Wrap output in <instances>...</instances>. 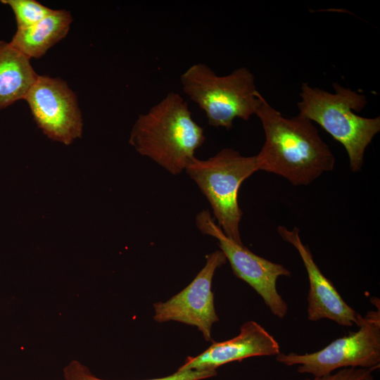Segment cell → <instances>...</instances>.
<instances>
[{
    "label": "cell",
    "instance_id": "6da1fadb",
    "mask_svg": "<svg viewBox=\"0 0 380 380\" xmlns=\"http://www.w3.org/2000/svg\"><path fill=\"white\" fill-rule=\"evenodd\" d=\"M255 115L265 137L255 156L259 170L301 186L311 184L334 168V156L312 121L299 115L286 118L265 99Z\"/></svg>",
    "mask_w": 380,
    "mask_h": 380
},
{
    "label": "cell",
    "instance_id": "7a4b0ae2",
    "mask_svg": "<svg viewBox=\"0 0 380 380\" xmlns=\"http://www.w3.org/2000/svg\"><path fill=\"white\" fill-rule=\"evenodd\" d=\"M205 140L203 129L192 118L187 102L169 92L134 124L129 143L172 175L185 170Z\"/></svg>",
    "mask_w": 380,
    "mask_h": 380
},
{
    "label": "cell",
    "instance_id": "3957f363",
    "mask_svg": "<svg viewBox=\"0 0 380 380\" xmlns=\"http://www.w3.org/2000/svg\"><path fill=\"white\" fill-rule=\"evenodd\" d=\"M332 86L334 92L303 82L297 103L298 115L320 125L346 149L352 172L361 170L366 148L380 132V116L365 118L355 112L367 105L365 94L343 87Z\"/></svg>",
    "mask_w": 380,
    "mask_h": 380
},
{
    "label": "cell",
    "instance_id": "277c9868",
    "mask_svg": "<svg viewBox=\"0 0 380 380\" xmlns=\"http://www.w3.org/2000/svg\"><path fill=\"white\" fill-rule=\"evenodd\" d=\"M185 94L205 113L208 125L233 127L236 118L248 120L263 101L253 72L239 68L227 75H217L208 65L196 63L180 76Z\"/></svg>",
    "mask_w": 380,
    "mask_h": 380
},
{
    "label": "cell",
    "instance_id": "5b68a950",
    "mask_svg": "<svg viewBox=\"0 0 380 380\" xmlns=\"http://www.w3.org/2000/svg\"><path fill=\"white\" fill-rule=\"evenodd\" d=\"M258 170L255 156H244L231 148H224L206 160L194 157L185 168L208 199L217 225L239 244H243L239 190L243 182Z\"/></svg>",
    "mask_w": 380,
    "mask_h": 380
},
{
    "label": "cell",
    "instance_id": "8992f818",
    "mask_svg": "<svg viewBox=\"0 0 380 380\" xmlns=\"http://www.w3.org/2000/svg\"><path fill=\"white\" fill-rule=\"evenodd\" d=\"M358 315V329L331 341L311 353H279L276 360L286 366L298 365L297 371L313 377L330 374L343 368L377 369L380 365V307Z\"/></svg>",
    "mask_w": 380,
    "mask_h": 380
},
{
    "label": "cell",
    "instance_id": "52a82bcc",
    "mask_svg": "<svg viewBox=\"0 0 380 380\" xmlns=\"http://www.w3.org/2000/svg\"><path fill=\"white\" fill-rule=\"evenodd\" d=\"M196 224L203 234L217 239L234 275L257 292L273 315L283 319L287 315L288 305L277 291V281L279 277H291V272L283 265L260 257L228 238L208 210L197 214Z\"/></svg>",
    "mask_w": 380,
    "mask_h": 380
},
{
    "label": "cell",
    "instance_id": "ba28073f",
    "mask_svg": "<svg viewBox=\"0 0 380 380\" xmlns=\"http://www.w3.org/2000/svg\"><path fill=\"white\" fill-rule=\"evenodd\" d=\"M24 100L49 138L68 145L81 137L83 123L77 96L65 81L38 75Z\"/></svg>",
    "mask_w": 380,
    "mask_h": 380
},
{
    "label": "cell",
    "instance_id": "9c48e42d",
    "mask_svg": "<svg viewBox=\"0 0 380 380\" xmlns=\"http://www.w3.org/2000/svg\"><path fill=\"white\" fill-rule=\"evenodd\" d=\"M226 262L227 258L220 250L209 254L204 267L186 288L167 301L153 304L154 320L176 321L196 327L206 341H212L213 324L219 321L212 281L216 270Z\"/></svg>",
    "mask_w": 380,
    "mask_h": 380
},
{
    "label": "cell",
    "instance_id": "30bf717a",
    "mask_svg": "<svg viewBox=\"0 0 380 380\" xmlns=\"http://www.w3.org/2000/svg\"><path fill=\"white\" fill-rule=\"evenodd\" d=\"M277 232L284 241L297 250L306 270L309 281L308 320L327 319L342 327L357 326L359 313L343 300L331 281L323 274L310 248L302 242L299 229L279 226Z\"/></svg>",
    "mask_w": 380,
    "mask_h": 380
},
{
    "label": "cell",
    "instance_id": "8fae6325",
    "mask_svg": "<svg viewBox=\"0 0 380 380\" xmlns=\"http://www.w3.org/2000/svg\"><path fill=\"white\" fill-rule=\"evenodd\" d=\"M280 353L278 341L258 322L250 320L239 334L227 341L213 342L196 357H188L179 370L216 369L224 364L255 356H273Z\"/></svg>",
    "mask_w": 380,
    "mask_h": 380
},
{
    "label": "cell",
    "instance_id": "7c38bea8",
    "mask_svg": "<svg viewBox=\"0 0 380 380\" xmlns=\"http://www.w3.org/2000/svg\"><path fill=\"white\" fill-rule=\"evenodd\" d=\"M72 18L64 9L55 10L27 27L18 28L10 44L28 58H39L67 35Z\"/></svg>",
    "mask_w": 380,
    "mask_h": 380
},
{
    "label": "cell",
    "instance_id": "4fadbf2b",
    "mask_svg": "<svg viewBox=\"0 0 380 380\" xmlns=\"http://www.w3.org/2000/svg\"><path fill=\"white\" fill-rule=\"evenodd\" d=\"M37 76L30 58L0 40V110L24 99Z\"/></svg>",
    "mask_w": 380,
    "mask_h": 380
},
{
    "label": "cell",
    "instance_id": "5bb4252c",
    "mask_svg": "<svg viewBox=\"0 0 380 380\" xmlns=\"http://www.w3.org/2000/svg\"><path fill=\"white\" fill-rule=\"evenodd\" d=\"M216 374V369H178L173 374L165 377L146 380H201ZM63 376L65 380H106L95 376L88 367L77 360L71 361L63 369Z\"/></svg>",
    "mask_w": 380,
    "mask_h": 380
},
{
    "label": "cell",
    "instance_id": "9a60e30c",
    "mask_svg": "<svg viewBox=\"0 0 380 380\" xmlns=\"http://www.w3.org/2000/svg\"><path fill=\"white\" fill-rule=\"evenodd\" d=\"M13 11L18 28L30 27L49 15L53 9L35 0H2Z\"/></svg>",
    "mask_w": 380,
    "mask_h": 380
},
{
    "label": "cell",
    "instance_id": "2e32d148",
    "mask_svg": "<svg viewBox=\"0 0 380 380\" xmlns=\"http://www.w3.org/2000/svg\"><path fill=\"white\" fill-rule=\"evenodd\" d=\"M374 369L367 368H343L330 374L304 379L303 380H374L372 372Z\"/></svg>",
    "mask_w": 380,
    "mask_h": 380
}]
</instances>
